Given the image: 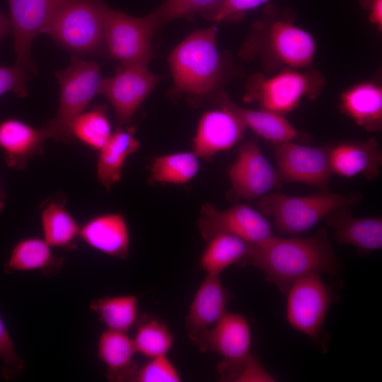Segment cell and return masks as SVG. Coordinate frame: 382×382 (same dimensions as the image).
Listing matches in <instances>:
<instances>
[{
	"instance_id": "28",
	"label": "cell",
	"mask_w": 382,
	"mask_h": 382,
	"mask_svg": "<svg viewBox=\"0 0 382 382\" xmlns=\"http://www.w3.org/2000/svg\"><path fill=\"white\" fill-rule=\"evenodd\" d=\"M199 265L207 274L219 275L225 269L248 260L253 243L233 235L219 233L207 241Z\"/></svg>"
},
{
	"instance_id": "26",
	"label": "cell",
	"mask_w": 382,
	"mask_h": 382,
	"mask_svg": "<svg viewBox=\"0 0 382 382\" xmlns=\"http://www.w3.org/2000/svg\"><path fill=\"white\" fill-rule=\"evenodd\" d=\"M52 248L42 238L24 237L12 248L3 271L7 274L40 271L47 276L54 275L62 268L64 260L55 255Z\"/></svg>"
},
{
	"instance_id": "25",
	"label": "cell",
	"mask_w": 382,
	"mask_h": 382,
	"mask_svg": "<svg viewBox=\"0 0 382 382\" xmlns=\"http://www.w3.org/2000/svg\"><path fill=\"white\" fill-rule=\"evenodd\" d=\"M140 148L131 127L118 125L105 145L98 150L96 173L106 191L120 180L127 158Z\"/></svg>"
},
{
	"instance_id": "39",
	"label": "cell",
	"mask_w": 382,
	"mask_h": 382,
	"mask_svg": "<svg viewBox=\"0 0 382 382\" xmlns=\"http://www.w3.org/2000/svg\"><path fill=\"white\" fill-rule=\"evenodd\" d=\"M369 20L379 30H382V0H368Z\"/></svg>"
},
{
	"instance_id": "6",
	"label": "cell",
	"mask_w": 382,
	"mask_h": 382,
	"mask_svg": "<svg viewBox=\"0 0 382 382\" xmlns=\"http://www.w3.org/2000/svg\"><path fill=\"white\" fill-rule=\"evenodd\" d=\"M361 198L357 192L342 195L329 190L306 196L272 192L259 199L257 207L263 215L273 218L279 231L293 236L310 230L333 210L352 206Z\"/></svg>"
},
{
	"instance_id": "36",
	"label": "cell",
	"mask_w": 382,
	"mask_h": 382,
	"mask_svg": "<svg viewBox=\"0 0 382 382\" xmlns=\"http://www.w3.org/2000/svg\"><path fill=\"white\" fill-rule=\"evenodd\" d=\"M0 359L1 374L6 381L19 376L25 369V362L18 354L12 339L0 316Z\"/></svg>"
},
{
	"instance_id": "5",
	"label": "cell",
	"mask_w": 382,
	"mask_h": 382,
	"mask_svg": "<svg viewBox=\"0 0 382 382\" xmlns=\"http://www.w3.org/2000/svg\"><path fill=\"white\" fill-rule=\"evenodd\" d=\"M60 86L59 105L54 117L43 126L49 139L69 143L75 119L99 93L102 79L100 64L81 57H73L69 66L54 72Z\"/></svg>"
},
{
	"instance_id": "37",
	"label": "cell",
	"mask_w": 382,
	"mask_h": 382,
	"mask_svg": "<svg viewBox=\"0 0 382 382\" xmlns=\"http://www.w3.org/2000/svg\"><path fill=\"white\" fill-rule=\"evenodd\" d=\"M28 73L19 66H0V96L13 92L19 98L28 94L27 83Z\"/></svg>"
},
{
	"instance_id": "7",
	"label": "cell",
	"mask_w": 382,
	"mask_h": 382,
	"mask_svg": "<svg viewBox=\"0 0 382 382\" xmlns=\"http://www.w3.org/2000/svg\"><path fill=\"white\" fill-rule=\"evenodd\" d=\"M324 83L323 76L315 71L283 68L271 76L255 74L247 81L243 100L284 115L296 109L303 98H316Z\"/></svg>"
},
{
	"instance_id": "20",
	"label": "cell",
	"mask_w": 382,
	"mask_h": 382,
	"mask_svg": "<svg viewBox=\"0 0 382 382\" xmlns=\"http://www.w3.org/2000/svg\"><path fill=\"white\" fill-rule=\"evenodd\" d=\"M230 298L231 294L219 275L207 274L195 294L185 318L189 336L214 325L227 312Z\"/></svg>"
},
{
	"instance_id": "2",
	"label": "cell",
	"mask_w": 382,
	"mask_h": 382,
	"mask_svg": "<svg viewBox=\"0 0 382 382\" xmlns=\"http://www.w3.org/2000/svg\"><path fill=\"white\" fill-rule=\"evenodd\" d=\"M316 51L314 37L295 23L294 13L269 4L252 25L239 54L244 59H259L269 72L306 68L313 62Z\"/></svg>"
},
{
	"instance_id": "32",
	"label": "cell",
	"mask_w": 382,
	"mask_h": 382,
	"mask_svg": "<svg viewBox=\"0 0 382 382\" xmlns=\"http://www.w3.org/2000/svg\"><path fill=\"white\" fill-rule=\"evenodd\" d=\"M106 108L97 105L86 110L73 122L71 133L76 139L92 150H100L112 134Z\"/></svg>"
},
{
	"instance_id": "4",
	"label": "cell",
	"mask_w": 382,
	"mask_h": 382,
	"mask_svg": "<svg viewBox=\"0 0 382 382\" xmlns=\"http://www.w3.org/2000/svg\"><path fill=\"white\" fill-rule=\"evenodd\" d=\"M103 0H61L46 33L74 57L107 52Z\"/></svg>"
},
{
	"instance_id": "33",
	"label": "cell",
	"mask_w": 382,
	"mask_h": 382,
	"mask_svg": "<svg viewBox=\"0 0 382 382\" xmlns=\"http://www.w3.org/2000/svg\"><path fill=\"white\" fill-rule=\"evenodd\" d=\"M224 0H166L147 16L156 30L178 18H190L200 13L209 19Z\"/></svg>"
},
{
	"instance_id": "24",
	"label": "cell",
	"mask_w": 382,
	"mask_h": 382,
	"mask_svg": "<svg viewBox=\"0 0 382 382\" xmlns=\"http://www.w3.org/2000/svg\"><path fill=\"white\" fill-rule=\"evenodd\" d=\"M220 107L234 113L257 136L274 144L294 141L300 133L286 119L284 115L260 108L253 110L235 104L225 93L217 98Z\"/></svg>"
},
{
	"instance_id": "41",
	"label": "cell",
	"mask_w": 382,
	"mask_h": 382,
	"mask_svg": "<svg viewBox=\"0 0 382 382\" xmlns=\"http://www.w3.org/2000/svg\"><path fill=\"white\" fill-rule=\"evenodd\" d=\"M6 199H7V195L5 190H4L1 185V181H0V214L3 212L5 207Z\"/></svg>"
},
{
	"instance_id": "11",
	"label": "cell",
	"mask_w": 382,
	"mask_h": 382,
	"mask_svg": "<svg viewBox=\"0 0 382 382\" xmlns=\"http://www.w3.org/2000/svg\"><path fill=\"white\" fill-rule=\"evenodd\" d=\"M197 227L205 241L216 234L227 233L257 244L274 236L264 215L244 204L224 210L218 209L212 204H204L201 208Z\"/></svg>"
},
{
	"instance_id": "23",
	"label": "cell",
	"mask_w": 382,
	"mask_h": 382,
	"mask_svg": "<svg viewBox=\"0 0 382 382\" xmlns=\"http://www.w3.org/2000/svg\"><path fill=\"white\" fill-rule=\"evenodd\" d=\"M340 110L369 132L382 128V88L373 81L357 83L340 97Z\"/></svg>"
},
{
	"instance_id": "31",
	"label": "cell",
	"mask_w": 382,
	"mask_h": 382,
	"mask_svg": "<svg viewBox=\"0 0 382 382\" xmlns=\"http://www.w3.org/2000/svg\"><path fill=\"white\" fill-rule=\"evenodd\" d=\"M132 337L136 352L148 359L166 355L173 345V335L168 325L156 317L139 316Z\"/></svg>"
},
{
	"instance_id": "19",
	"label": "cell",
	"mask_w": 382,
	"mask_h": 382,
	"mask_svg": "<svg viewBox=\"0 0 382 382\" xmlns=\"http://www.w3.org/2000/svg\"><path fill=\"white\" fill-rule=\"evenodd\" d=\"M329 158L332 174L342 177L361 175L367 180H374L381 173L382 151L374 137L330 146Z\"/></svg>"
},
{
	"instance_id": "35",
	"label": "cell",
	"mask_w": 382,
	"mask_h": 382,
	"mask_svg": "<svg viewBox=\"0 0 382 382\" xmlns=\"http://www.w3.org/2000/svg\"><path fill=\"white\" fill-rule=\"evenodd\" d=\"M181 377L176 367L166 355L149 359L143 365L136 367L129 381L179 382Z\"/></svg>"
},
{
	"instance_id": "17",
	"label": "cell",
	"mask_w": 382,
	"mask_h": 382,
	"mask_svg": "<svg viewBox=\"0 0 382 382\" xmlns=\"http://www.w3.org/2000/svg\"><path fill=\"white\" fill-rule=\"evenodd\" d=\"M49 139L44 129L35 128L15 117L0 122V150L6 165L14 170H24L31 158L43 153Z\"/></svg>"
},
{
	"instance_id": "3",
	"label": "cell",
	"mask_w": 382,
	"mask_h": 382,
	"mask_svg": "<svg viewBox=\"0 0 382 382\" xmlns=\"http://www.w3.org/2000/svg\"><path fill=\"white\" fill-rule=\"evenodd\" d=\"M215 25L196 30L170 53L168 62L173 79V93L202 96L214 91L223 75Z\"/></svg>"
},
{
	"instance_id": "18",
	"label": "cell",
	"mask_w": 382,
	"mask_h": 382,
	"mask_svg": "<svg viewBox=\"0 0 382 382\" xmlns=\"http://www.w3.org/2000/svg\"><path fill=\"white\" fill-rule=\"evenodd\" d=\"M79 240L115 258L125 260L129 255V228L121 213H103L89 218L80 226Z\"/></svg>"
},
{
	"instance_id": "10",
	"label": "cell",
	"mask_w": 382,
	"mask_h": 382,
	"mask_svg": "<svg viewBox=\"0 0 382 382\" xmlns=\"http://www.w3.org/2000/svg\"><path fill=\"white\" fill-rule=\"evenodd\" d=\"M277 173L281 183H301L329 190L332 174L330 146H310L293 141L274 144Z\"/></svg>"
},
{
	"instance_id": "14",
	"label": "cell",
	"mask_w": 382,
	"mask_h": 382,
	"mask_svg": "<svg viewBox=\"0 0 382 382\" xmlns=\"http://www.w3.org/2000/svg\"><path fill=\"white\" fill-rule=\"evenodd\" d=\"M228 177L234 195L245 200L260 199L281 184L277 170L253 140L239 146Z\"/></svg>"
},
{
	"instance_id": "29",
	"label": "cell",
	"mask_w": 382,
	"mask_h": 382,
	"mask_svg": "<svg viewBox=\"0 0 382 382\" xmlns=\"http://www.w3.org/2000/svg\"><path fill=\"white\" fill-rule=\"evenodd\" d=\"M90 310L108 330L127 332L139 318V301L131 294L103 296L93 299Z\"/></svg>"
},
{
	"instance_id": "15",
	"label": "cell",
	"mask_w": 382,
	"mask_h": 382,
	"mask_svg": "<svg viewBox=\"0 0 382 382\" xmlns=\"http://www.w3.org/2000/svg\"><path fill=\"white\" fill-rule=\"evenodd\" d=\"M190 338L201 352L219 354L224 363L240 361L250 355V328L238 313L226 312L211 328Z\"/></svg>"
},
{
	"instance_id": "16",
	"label": "cell",
	"mask_w": 382,
	"mask_h": 382,
	"mask_svg": "<svg viewBox=\"0 0 382 382\" xmlns=\"http://www.w3.org/2000/svg\"><path fill=\"white\" fill-rule=\"evenodd\" d=\"M246 127L232 112L220 107L200 117L192 139V151L199 158H212L233 147L243 139Z\"/></svg>"
},
{
	"instance_id": "9",
	"label": "cell",
	"mask_w": 382,
	"mask_h": 382,
	"mask_svg": "<svg viewBox=\"0 0 382 382\" xmlns=\"http://www.w3.org/2000/svg\"><path fill=\"white\" fill-rule=\"evenodd\" d=\"M286 318L296 330L317 339L333 297L320 274H312L294 282L286 294Z\"/></svg>"
},
{
	"instance_id": "21",
	"label": "cell",
	"mask_w": 382,
	"mask_h": 382,
	"mask_svg": "<svg viewBox=\"0 0 382 382\" xmlns=\"http://www.w3.org/2000/svg\"><path fill=\"white\" fill-rule=\"evenodd\" d=\"M349 207L338 208L325 217L327 224L334 230L337 242L354 246L364 251L381 249V217H354Z\"/></svg>"
},
{
	"instance_id": "34",
	"label": "cell",
	"mask_w": 382,
	"mask_h": 382,
	"mask_svg": "<svg viewBox=\"0 0 382 382\" xmlns=\"http://www.w3.org/2000/svg\"><path fill=\"white\" fill-rule=\"evenodd\" d=\"M221 378L228 381H274V378L251 354L234 363L221 362L218 367Z\"/></svg>"
},
{
	"instance_id": "38",
	"label": "cell",
	"mask_w": 382,
	"mask_h": 382,
	"mask_svg": "<svg viewBox=\"0 0 382 382\" xmlns=\"http://www.w3.org/2000/svg\"><path fill=\"white\" fill-rule=\"evenodd\" d=\"M269 0H224L209 20L220 23L236 19L246 12L267 3Z\"/></svg>"
},
{
	"instance_id": "40",
	"label": "cell",
	"mask_w": 382,
	"mask_h": 382,
	"mask_svg": "<svg viewBox=\"0 0 382 382\" xmlns=\"http://www.w3.org/2000/svg\"><path fill=\"white\" fill-rule=\"evenodd\" d=\"M12 30L9 16L0 12V41L10 35Z\"/></svg>"
},
{
	"instance_id": "13",
	"label": "cell",
	"mask_w": 382,
	"mask_h": 382,
	"mask_svg": "<svg viewBox=\"0 0 382 382\" xmlns=\"http://www.w3.org/2000/svg\"><path fill=\"white\" fill-rule=\"evenodd\" d=\"M61 0H8L9 18L14 35L16 64L28 74L36 69L30 52L33 40L46 33Z\"/></svg>"
},
{
	"instance_id": "1",
	"label": "cell",
	"mask_w": 382,
	"mask_h": 382,
	"mask_svg": "<svg viewBox=\"0 0 382 382\" xmlns=\"http://www.w3.org/2000/svg\"><path fill=\"white\" fill-rule=\"evenodd\" d=\"M283 294L296 280L312 274L335 273L340 262L324 229L306 238L274 235L253 244L248 259Z\"/></svg>"
},
{
	"instance_id": "22",
	"label": "cell",
	"mask_w": 382,
	"mask_h": 382,
	"mask_svg": "<svg viewBox=\"0 0 382 382\" xmlns=\"http://www.w3.org/2000/svg\"><path fill=\"white\" fill-rule=\"evenodd\" d=\"M66 197L59 192L39 207L42 238L52 248L72 250L77 247L80 225L66 207Z\"/></svg>"
},
{
	"instance_id": "12",
	"label": "cell",
	"mask_w": 382,
	"mask_h": 382,
	"mask_svg": "<svg viewBox=\"0 0 382 382\" xmlns=\"http://www.w3.org/2000/svg\"><path fill=\"white\" fill-rule=\"evenodd\" d=\"M161 79L146 65L121 66L114 76L102 79L99 93L110 103L118 125L125 126Z\"/></svg>"
},
{
	"instance_id": "30",
	"label": "cell",
	"mask_w": 382,
	"mask_h": 382,
	"mask_svg": "<svg viewBox=\"0 0 382 382\" xmlns=\"http://www.w3.org/2000/svg\"><path fill=\"white\" fill-rule=\"evenodd\" d=\"M199 170V158L193 151L168 154L154 159L149 179L154 183L181 185L190 181Z\"/></svg>"
},
{
	"instance_id": "8",
	"label": "cell",
	"mask_w": 382,
	"mask_h": 382,
	"mask_svg": "<svg viewBox=\"0 0 382 382\" xmlns=\"http://www.w3.org/2000/svg\"><path fill=\"white\" fill-rule=\"evenodd\" d=\"M156 30L148 17L128 16L107 6L104 31L106 50L121 66L146 65L153 57L151 38Z\"/></svg>"
},
{
	"instance_id": "27",
	"label": "cell",
	"mask_w": 382,
	"mask_h": 382,
	"mask_svg": "<svg viewBox=\"0 0 382 382\" xmlns=\"http://www.w3.org/2000/svg\"><path fill=\"white\" fill-rule=\"evenodd\" d=\"M136 353L132 338L125 332L106 329L98 338L97 357L110 381H129L137 366L133 361Z\"/></svg>"
}]
</instances>
